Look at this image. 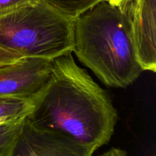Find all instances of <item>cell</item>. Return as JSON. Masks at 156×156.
Instances as JSON below:
<instances>
[{
    "mask_svg": "<svg viewBox=\"0 0 156 156\" xmlns=\"http://www.w3.org/2000/svg\"><path fill=\"white\" fill-rule=\"evenodd\" d=\"M26 120L34 127L59 133L98 149L114 132L117 113L109 96L72 53L53 59L44 88L33 98Z\"/></svg>",
    "mask_w": 156,
    "mask_h": 156,
    "instance_id": "obj_1",
    "label": "cell"
},
{
    "mask_svg": "<svg viewBox=\"0 0 156 156\" xmlns=\"http://www.w3.org/2000/svg\"><path fill=\"white\" fill-rule=\"evenodd\" d=\"M73 52L107 86L126 88L143 71L125 4L114 5L105 0L79 15Z\"/></svg>",
    "mask_w": 156,
    "mask_h": 156,
    "instance_id": "obj_2",
    "label": "cell"
},
{
    "mask_svg": "<svg viewBox=\"0 0 156 156\" xmlns=\"http://www.w3.org/2000/svg\"><path fill=\"white\" fill-rule=\"evenodd\" d=\"M74 22L41 2L0 15V48L53 59L73 53Z\"/></svg>",
    "mask_w": 156,
    "mask_h": 156,
    "instance_id": "obj_3",
    "label": "cell"
},
{
    "mask_svg": "<svg viewBox=\"0 0 156 156\" xmlns=\"http://www.w3.org/2000/svg\"><path fill=\"white\" fill-rule=\"evenodd\" d=\"M53 59L23 57L0 65V97L33 98L48 81Z\"/></svg>",
    "mask_w": 156,
    "mask_h": 156,
    "instance_id": "obj_4",
    "label": "cell"
},
{
    "mask_svg": "<svg viewBox=\"0 0 156 156\" xmlns=\"http://www.w3.org/2000/svg\"><path fill=\"white\" fill-rule=\"evenodd\" d=\"M95 150L62 133L34 127L25 117L11 156H91Z\"/></svg>",
    "mask_w": 156,
    "mask_h": 156,
    "instance_id": "obj_5",
    "label": "cell"
},
{
    "mask_svg": "<svg viewBox=\"0 0 156 156\" xmlns=\"http://www.w3.org/2000/svg\"><path fill=\"white\" fill-rule=\"evenodd\" d=\"M129 13L139 63L143 70L156 71V0H129Z\"/></svg>",
    "mask_w": 156,
    "mask_h": 156,
    "instance_id": "obj_6",
    "label": "cell"
},
{
    "mask_svg": "<svg viewBox=\"0 0 156 156\" xmlns=\"http://www.w3.org/2000/svg\"><path fill=\"white\" fill-rule=\"evenodd\" d=\"M26 117L0 123V156H11L22 130Z\"/></svg>",
    "mask_w": 156,
    "mask_h": 156,
    "instance_id": "obj_7",
    "label": "cell"
},
{
    "mask_svg": "<svg viewBox=\"0 0 156 156\" xmlns=\"http://www.w3.org/2000/svg\"><path fill=\"white\" fill-rule=\"evenodd\" d=\"M32 108V98L0 97V122L26 117Z\"/></svg>",
    "mask_w": 156,
    "mask_h": 156,
    "instance_id": "obj_8",
    "label": "cell"
},
{
    "mask_svg": "<svg viewBox=\"0 0 156 156\" xmlns=\"http://www.w3.org/2000/svg\"><path fill=\"white\" fill-rule=\"evenodd\" d=\"M61 15L76 20L79 15L105 0H41Z\"/></svg>",
    "mask_w": 156,
    "mask_h": 156,
    "instance_id": "obj_9",
    "label": "cell"
},
{
    "mask_svg": "<svg viewBox=\"0 0 156 156\" xmlns=\"http://www.w3.org/2000/svg\"><path fill=\"white\" fill-rule=\"evenodd\" d=\"M38 1L39 0H0V15L33 5Z\"/></svg>",
    "mask_w": 156,
    "mask_h": 156,
    "instance_id": "obj_10",
    "label": "cell"
},
{
    "mask_svg": "<svg viewBox=\"0 0 156 156\" xmlns=\"http://www.w3.org/2000/svg\"><path fill=\"white\" fill-rule=\"evenodd\" d=\"M21 56L15 53H10L4 49L0 48V65L6 63H12L21 59Z\"/></svg>",
    "mask_w": 156,
    "mask_h": 156,
    "instance_id": "obj_11",
    "label": "cell"
},
{
    "mask_svg": "<svg viewBox=\"0 0 156 156\" xmlns=\"http://www.w3.org/2000/svg\"><path fill=\"white\" fill-rule=\"evenodd\" d=\"M98 156H128L126 151L118 148H112L110 150L104 152L103 154Z\"/></svg>",
    "mask_w": 156,
    "mask_h": 156,
    "instance_id": "obj_12",
    "label": "cell"
},
{
    "mask_svg": "<svg viewBox=\"0 0 156 156\" xmlns=\"http://www.w3.org/2000/svg\"><path fill=\"white\" fill-rule=\"evenodd\" d=\"M127 1H129V0H108V2L111 4L114 5H121Z\"/></svg>",
    "mask_w": 156,
    "mask_h": 156,
    "instance_id": "obj_13",
    "label": "cell"
},
{
    "mask_svg": "<svg viewBox=\"0 0 156 156\" xmlns=\"http://www.w3.org/2000/svg\"><path fill=\"white\" fill-rule=\"evenodd\" d=\"M0 123H2V122H0Z\"/></svg>",
    "mask_w": 156,
    "mask_h": 156,
    "instance_id": "obj_14",
    "label": "cell"
}]
</instances>
